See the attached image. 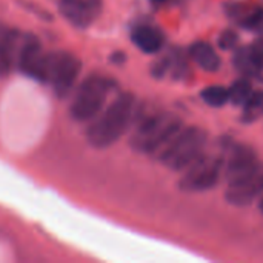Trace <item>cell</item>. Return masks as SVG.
Segmentation results:
<instances>
[{"label":"cell","mask_w":263,"mask_h":263,"mask_svg":"<svg viewBox=\"0 0 263 263\" xmlns=\"http://www.w3.org/2000/svg\"><path fill=\"white\" fill-rule=\"evenodd\" d=\"M136 114V97L131 92H122L112 103L100 112L88 126L86 139L94 148H108L114 145L133 125Z\"/></svg>","instance_id":"1"},{"label":"cell","mask_w":263,"mask_h":263,"mask_svg":"<svg viewBox=\"0 0 263 263\" xmlns=\"http://www.w3.org/2000/svg\"><path fill=\"white\" fill-rule=\"evenodd\" d=\"M208 140V133L202 128H182L157 154L165 166L174 171L186 170L203 154V146Z\"/></svg>","instance_id":"2"},{"label":"cell","mask_w":263,"mask_h":263,"mask_svg":"<svg viewBox=\"0 0 263 263\" xmlns=\"http://www.w3.org/2000/svg\"><path fill=\"white\" fill-rule=\"evenodd\" d=\"M182 128L183 122L177 116L153 114L145 117L136 128L131 145L140 153L156 156Z\"/></svg>","instance_id":"3"},{"label":"cell","mask_w":263,"mask_h":263,"mask_svg":"<svg viewBox=\"0 0 263 263\" xmlns=\"http://www.w3.org/2000/svg\"><path fill=\"white\" fill-rule=\"evenodd\" d=\"M114 86L116 83L102 74L88 76L74 92L69 106L71 117L77 122H89L96 119L102 112Z\"/></svg>","instance_id":"4"},{"label":"cell","mask_w":263,"mask_h":263,"mask_svg":"<svg viewBox=\"0 0 263 263\" xmlns=\"http://www.w3.org/2000/svg\"><path fill=\"white\" fill-rule=\"evenodd\" d=\"M225 168V160L216 156H200L193 162L180 179V190L186 193H202L216 186Z\"/></svg>","instance_id":"5"},{"label":"cell","mask_w":263,"mask_h":263,"mask_svg":"<svg viewBox=\"0 0 263 263\" xmlns=\"http://www.w3.org/2000/svg\"><path fill=\"white\" fill-rule=\"evenodd\" d=\"M82 72V62L71 52H49L48 54V82L57 97H68Z\"/></svg>","instance_id":"6"},{"label":"cell","mask_w":263,"mask_h":263,"mask_svg":"<svg viewBox=\"0 0 263 263\" xmlns=\"http://www.w3.org/2000/svg\"><path fill=\"white\" fill-rule=\"evenodd\" d=\"M17 66L28 77L48 82V54L43 52L40 40L34 34H26L17 49Z\"/></svg>","instance_id":"7"},{"label":"cell","mask_w":263,"mask_h":263,"mask_svg":"<svg viewBox=\"0 0 263 263\" xmlns=\"http://www.w3.org/2000/svg\"><path fill=\"white\" fill-rule=\"evenodd\" d=\"M263 194V163H257L250 173L228 183L227 202L234 206H248Z\"/></svg>","instance_id":"8"},{"label":"cell","mask_w":263,"mask_h":263,"mask_svg":"<svg viewBox=\"0 0 263 263\" xmlns=\"http://www.w3.org/2000/svg\"><path fill=\"white\" fill-rule=\"evenodd\" d=\"M100 5L86 0H60L59 9L62 15L77 28H88L100 14Z\"/></svg>","instance_id":"9"},{"label":"cell","mask_w":263,"mask_h":263,"mask_svg":"<svg viewBox=\"0 0 263 263\" xmlns=\"http://www.w3.org/2000/svg\"><path fill=\"white\" fill-rule=\"evenodd\" d=\"M257 163L259 160L253 148L245 146V145L236 146L230 159L225 162V168H223L228 183H233L242 176H245L247 173H250Z\"/></svg>","instance_id":"10"},{"label":"cell","mask_w":263,"mask_h":263,"mask_svg":"<svg viewBox=\"0 0 263 263\" xmlns=\"http://www.w3.org/2000/svg\"><path fill=\"white\" fill-rule=\"evenodd\" d=\"M18 32L14 28L0 26V79H6L17 60Z\"/></svg>","instance_id":"11"},{"label":"cell","mask_w":263,"mask_h":263,"mask_svg":"<svg viewBox=\"0 0 263 263\" xmlns=\"http://www.w3.org/2000/svg\"><path fill=\"white\" fill-rule=\"evenodd\" d=\"M133 43L145 54H156L163 48V34L151 25H139L131 32Z\"/></svg>","instance_id":"12"},{"label":"cell","mask_w":263,"mask_h":263,"mask_svg":"<svg viewBox=\"0 0 263 263\" xmlns=\"http://www.w3.org/2000/svg\"><path fill=\"white\" fill-rule=\"evenodd\" d=\"M190 55L202 69H205L208 72L219 71L220 63H222L220 55L216 52L213 45H210L206 42H196L194 45H191Z\"/></svg>","instance_id":"13"},{"label":"cell","mask_w":263,"mask_h":263,"mask_svg":"<svg viewBox=\"0 0 263 263\" xmlns=\"http://www.w3.org/2000/svg\"><path fill=\"white\" fill-rule=\"evenodd\" d=\"M200 96L206 105L219 108V106H223L230 100V89L227 86L213 85V86H206L205 89H202Z\"/></svg>","instance_id":"14"},{"label":"cell","mask_w":263,"mask_h":263,"mask_svg":"<svg viewBox=\"0 0 263 263\" xmlns=\"http://www.w3.org/2000/svg\"><path fill=\"white\" fill-rule=\"evenodd\" d=\"M234 66L237 71L247 74V76H256L260 72V69L256 66L251 54H250V48H239L234 54Z\"/></svg>","instance_id":"15"},{"label":"cell","mask_w":263,"mask_h":263,"mask_svg":"<svg viewBox=\"0 0 263 263\" xmlns=\"http://www.w3.org/2000/svg\"><path fill=\"white\" fill-rule=\"evenodd\" d=\"M260 116H263V91H256L251 92L243 103V119L247 122H253Z\"/></svg>","instance_id":"16"},{"label":"cell","mask_w":263,"mask_h":263,"mask_svg":"<svg viewBox=\"0 0 263 263\" xmlns=\"http://www.w3.org/2000/svg\"><path fill=\"white\" fill-rule=\"evenodd\" d=\"M230 89V100L236 105H243L245 100L251 96L253 92V86L250 83V80L247 79H239L233 83Z\"/></svg>","instance_id":"17"},{"label":"cell","mask_w":263,"mask_h":263,"mask_svg":"<svg viewBox=\"0 0 263 263\" xmlns=\"http://www.w3.org/2000/svg\"><path fill=\"white\" fill-rule=\"evenodd\" d=\"M242 25L250 31H263V8H257L251 14H248L243 18Z\"/></svg>","instance_id":"18"},{"label":"cell","mask_w":263,"mask_h":263,"mask_svg":"<svg viewBox=\"0 0 263 263\" xmlns=\"http://www.w3.org/2000/svg\"><path fill=\"white\" fill-rule=\"evenodd\" d=\"M237 40H239V35H237L236 31H233V29H225V31L220 34V37H219V46H220L222 49L228 51V49H233V48L237 45Z\"/></svg>","instance_id":"19"},{"label":"cell","mask_w":263,"mask_h":263,"mask_svg":"<svg viewBox=\"0 0 263 263\" xmlns=\"http://www.w3.org/2000/svg\"><path fill=\"white\" fill-rule=\"evenodd\" d=\"M250 48V54H251V57H253V60H254V63H256V66L263 71V37L262 39H259V40H256L251 46H248Z\"/></svg>","instance_id":"20"},{"label":"cell","mask_w":263,"mask_h":263,"mask_svg":"<svg viewBox=\"0 0 263 263\" xmlns=\"http://www.w3.org/2000/svg\"><path fill=\"white\" fill-rule=\"evenodd\" d=\"M259 210H260V213L263 214V194L259 197Z\"/></svg>","instance_id":"21"},{"label":"cell","mask_w":263,"mask_h":263,"mask_svg":"<svg viewBox=\"0 0 263 263\" xmlns=\"http://www.w3.org/2000/svg\"><path fill=\"white\" fill-rule=\"evenodd\" d=\"M86 2H91V3H96V5H100L102 6V0H86Z\"/></svg>","instance_id":"22"},{"label":"cell","mask_w":263,"mask_h":263,"mask_svg":"<svg viewBox=\"0 0 263 263\" xmlns=\"http://www.w3.org/2000/svg\"><path fill=\"white\" fill-rule=\"evenodd\" d=\"M153 3H156V5H160V3H165L166 0H151Z\"/></svg>","instance_id":"23"}]
</instances>
